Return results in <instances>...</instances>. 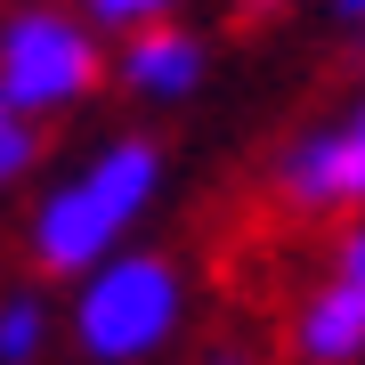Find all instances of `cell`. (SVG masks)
I'll return each mask as SVG.
<instances>
[{
  "label": "cell",
  "instance_id": "6da1fadb",
  "mask_svg": "<svg viewBox=\"0 0 365 365\" xmlns=\"http://www.w3.org/2000/svg\"><path fill=\"white\" fill-rule=\"evenodd\" d=\"M155 195H163V146L155 138L98 146L81 170H66L41 195V211H33V268L41 276H81L90 260L130 244V227L155 211Z\"/></svg>",
  "mask_w": 365,
  "mask_h": 365
},
{
  "label": "cell",
  "instance_id": "7a4b0ae2",
  "mask_svg": "<svg viewBox=\"0 0 365 365\" xmlns=\"http://www.w3.org/2000/svg\"><path fill=\"white\" fill-rule=\"evenodd\" d=\"M187 325V276L163 252H106L73 276V349L90 365H146Z\"/></svg>",
  "mask_w": 365,
  "mask_h": 365
},
{
  "label": "cell",
  "instance_id": "3957f363",
  "mask_svg": "<svg viewBox=\"0 0 365 365\" xmlns=\"http://www.w3.org/2000/svg\"><path fill=\"white\" fill-rule=\"evenodd\" d=\"M106 81V41L81 9H0V90L25 114H73Z\"/></svg>",
  "mask_w": 365,
  "mask_h": 365
},
{
  "label": "cell",
  "instance_id": "277c9868",
  "mask_svg": "<svg viewBox=\"0 0 365 365\" xmlns=\"http://www.w3.org/2000/svg\"><path fill=\"white\" fill-rule=\"evenodd\" d=\"M276 203L300 211V220L365 211V98L341 122H317L276 155Z\"/></svg>",
  "mask_w": 365,
  "mask_h": 365
},
{
  "label": "cell",
  "instance_id": "5b68a950",
  "mask_svg": "<svg viewBox=\"0 0 365 365\" xmlns=\"http://www.w3.org/2000/svg\"><path fill=\"white\" fill-rule=\"evenodd\" d=\"M292 349L309 365H357L365 357V211H349V227L333 235V268L300 292Z\"/></svg>",
  "mask_w": 365,
  "mask_h": 365
},
{
  "label": "cell",
  "instance_id": "8992f818",
  "mask_svg": "<svg viewBox=\"0 0 365 365\" xmlns=\"http://www.w3.org/2000/svg\"><path fill=\"white\" fill-rule=\"evenodd\" d=\"M106 73H122V90L146 98V106H179L203 81V41L179 16H155V25L122 33V57H106Z\"/></svg>",
  "mask_w": 365,
  "mask_h": 365
},
{
  "label": "cell",
  "instance_id": "52a82bcc",
  "mask_svg": "<svg viewBox=\"0 0 365 365\" xmlns=\"http://www.w3.org/2000/svg\"><path fill=\"white\" fill-rule=\"evenodd\" d=\"M49 300L41 292H0V365H33L49 349Z\"/></svg>",
  "mask_w": 365,
  "mask_h": 365
},
{
  "label": "cell",
  "instance_id": "ba28073f",
  "mask_svg": "<svg viewBox=\"0 0 365 365\" xmlns=\"http://www.w3.org/2000/svg\"><path fill=\"white\" fill-rule=\"evenodd\" d=\"M41 163V114H25L9 90H0V187H16Z\"/></svg>",
  "mask_w": 365,
  "mask_h": 365
},
{
  "label": "cell",
  "instance_id": "9c48e42d",
  "mask_svg": "<svg viewBox=\"0 0 365 365\" xmlns=\"http://www.w3.org/2000/svg\"><path fill=\"white\" fill-rule=\"evenodd\" d=\"M98 33H130V25H155V16H179V0H81Z\"/></svg>",
  "mask_w": 365,
  "mask_h": 365
},
{
  "label": "cell",
  "instance_id": "30bf717a",
  "mask_svg": "<svg viewBox=\"0 0 365 365\" xmlns=\"http://www.w3.org/2000/svg\"><path fill=\"white\" fill-rule=\"evenodd\" d=\"M333 16H349V25H365V0H333Z\"/></svg>",
  "mask_w": 365,
  "mask_h": 365
},
{
  "label": "cell",
  "instance_id": "8fae6325",
  "mask_svg": "<svg viewBox=\"0 0 365 365\" xmlns=\"http://www.w3.org/2000/svg\"><path fill=\"white\" fill-rule=\"evenodd\" d=\"M244 9H260V16H268V9H292V0H244Z\"/></svg>",
  "mask_w": 365,
  "mask_h": 365
}]
</instances>
